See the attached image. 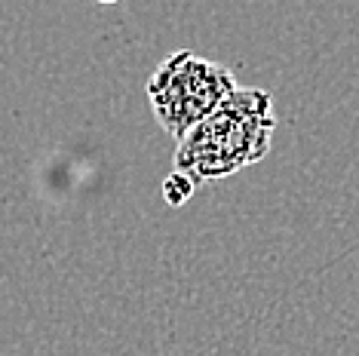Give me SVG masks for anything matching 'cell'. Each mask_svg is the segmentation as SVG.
Returning a JSON list of instances; mask_svg holds the SVG:
<instances>
[{"instance_id":"obj_2","label":"cell","mask_w":359,"mask_h":356,"mask_svg":"<svg viewBox=\"0 0 359 356\" xmlns=\"http://www.w3.org/2000/svg\"><path fill=\"white\" fill-rule=\"evenodd\" d=\"M236 89V77L224 64L209 62L197 53H172L148 80V99L154 117L178 142L191 126H197L209 111H215L227 93Z\"/></svg>"},{"instance_id":"obj_3","label":"cell","mask_w":359,"mask_h":356,"mask_svg":"<svg viewBox=\"0 0 359 356\" xmlns=\"http://www.w3.org/2000/svg\"><path fill=\"white\" fill-rule=\"evenodd\" d=\"M194 191H197V184H194L191 178H187V175L182 172V169H175V172L169 175L166 182H163V197H166L172 206L187 203V200L194 197Z\"/></svg>"},{"instance_id":"obj_4","label":"cell","mask_w":359,"mask_h":356,"mask_svg":"<svg viewBox=\"0 0 359 356\" xmlns=\"http://www.w3.org/2000/svg\"><path fill=\"white\" fill-rule=\"evenodd\" d=\"M95 4H120V0H95Z\"/></svg>"},{"instance_id":"obj_1","label":"cell","mask_w":359,"mask_h":356,"mask_svg":"<svg viewBox=\"0 0 359 356\" xmlns=\"http://www.w3.org/2000/svg\"><path fill=\"white\" fill-rule=\"evenodd\" d=\"M276 117L271 111V93L236 86L215 111L178 139L175 169L194 184L222 182L252 163H261L271 151Z\"/></svg>"}]
</instances>
